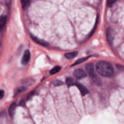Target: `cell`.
<instances>
[{
    "instance_id": "4",
    "label": "cell",
    "mask_w": 124,
    "mask_h": 124,
    "mask_svg": "<svg viewBox=\"0 0 124 124\" xmlns=\"http://www.w3.org/2000/svg\"><path fill=\"white\" fill-rule=\"evenodd\" d=\"M31 58V53L29 50L25 51L21 59V63L23 65L27 64L30 61Z\"/></svg>"
},
{
    "instance_id": "5",
    "label": "cell",
    "mask_w": 124,
    "mask_h": 124,
    "mask_svg": "<svg viewBox=\"0 0 124 124\" xmlns=\"http://www.w3.org/2000/svg\"><path fill=\"white\" fill-rule=\"evenodd\" d=\"M75 85L77 86V87L79 89V91H80L82 95L84 96V95H86L88 93H89L88 90L82 84H81L80 83H75Z\"/></svg>"
},
{
    "instance_id": "7",
    "label": "cell",
    "mask_w": 124,
    "mask_h": 124,
    "mask_svg": "<svg viewBox=\"0 0 124 124\" xmlns=\"http://www.w3.org/2000/svg\"><path fill=\"white\" fill-rule=\"evenodd\" d=\"M7 21V17L5 16H1L0 17V31H1L6 24Z\"/></svg>"
},
{
    "instance_id": "17",
    "label": "cell",
    "mask_w": 124,
    "mask_h": 124,
    "mask_svg": "<svg viewBox=\"0 0 124 124\" xmlns=\"http://www.w3.org/2000/svg\"><path fill=\"white\" fill-rule=\"evenodd\" d=\"M63 83L62 82V81L59 80H55L54 81H53V84L55 85V86H60L61 85H62Z\"/></svg>"
},
{
    "instance_id": "13",
    "label": "cell",
    "mask_w": 124,
    "mask_h": 124,
    "mask_svg": "<svg viewBox=\"0 0 124 124\" xmlns=\"http://www.w3.org/2000/svg\"><path fill=\"white\" fill-rule=\"evenodd\" d=\"M61 67L59 66H56L54 67H53L50 71V73L51 75H54L58 72H59L60 71Z\"/></svg>"
},
{
    "instance_id": "8",
    "label": "cell",
    "mask_w": 124,
    "mask_h": 124,
    "mask_svg": "<svg viewBox=\"0 0 124 124\" xmlns=\"http://www.w3.org/2000/svg\"><path fill=\"white\" fill-rule=\"evenodd\" d=\"M16 103L13 102L11 104V105L9 107V109H8V112H9V115L11 116H13V115H14L16 108Z\"/></svg>"
},
{
    "instance_id": "1",
    "label": "cell",
    "mask_w": 124,
    "mask_h": 124,
    "mask_svg": "<svg viewBox=\"0 0 124 124\" xmlns=\"http://www.w3.org/2000/svg\"><path fill=\"white\" fill-rule=\"evenodd\" d=\"M97 73L102 76L109 77L113 75L114 69L111 64L108 62L101 61L97 62L95 66Z\"/></svg>"
},
{
    "instance_id": "14",
    "label": "cell",
    "mask_w": 124,
    "mask_h": 124,
    "mask_svg": "<svg viewBox=\"0 0 124 124\" xmlns=\"http://www.w3.org/2000/svg\"><path fill=\"white\" fill-rule=\"evenodd\" d=\"M66 83L67 84V85L68 86H73L75 84L74 82L73 79L70 77H68V78H66Z\"/></svg>"
},
{
    "instance_id": "16",
    "label": "cell",
    "mask_w": 124,
    "mask_h": 124,
    "mask_svg": "<svg viewBox=\"0 0 124 124\" xmlns=\"http://www.w3.org/2000/svg\"><path fill=\"white\" fill-rule=\"evenodd\" d=\"M116 1V0H107V6L108 7L112 6Z\"/></svg>"
},
{
    "instance_id": "11",
    "label": "cell",
    "mask_w": 124,
    "mask_h": 124,
    "mask_svg": "<svg viewBox=\"0 0 124 124\" xmlns=\"http://www.w3.org/2000/svg\"><path fill=\"white\" fill-rule=\"evenodd\" d=\"M30 0H21V4L23 9L27 8L30 4Z\"/></svg>"
},
{
    "instance_id": "6",
    "label": "cell",
    "mask_w": 124,
    "mask_h": 124,
    "mask_svg": "<svg viewBox=\"0 0 124 124\" xmlns=\"http://www.w3.org/2000/svg\"><path fill=\"white\" fill-rule=\"evenodd\" d=\"M31 37L32 38V39L35 42H36V43L41 45V46H47L48 45V43H47L45 41L42 40V39H39L38 38V37H36V36H34L32 35H31Z\"/></svg>"
},
{
    "instance_id": "19",
    "label": "cell",
    "mask_w": 124,
    "mask_h": 124,
    "mask_svg": "<svg viewBox=\"0 0 124 124\" xmlns=\"http://www.w3.org/2000/svg\"><path fill=\"white\" fill-rule=\"evenodd\" d=\"M25 90V87H20L18 89L17 93H19V92H23V91H24Z\"/></svg>"
},
{
    "instance_id": "15",
    "label": "cell",
    "mask_w": 124,
    "mask_h": 124,
    "mask_svg": "<svg viewBox=\"0 0 124 124\" xmlns=\"http://www.w3.org/2000/svg\"><path fill=\"white\" fill-rule=\"evenodd\" d=\"M99 19V18H98V16H97V18H96V22H95V24H94V27H93V29L92 30V31H91V32H90V35H89V37H91L93 34V33L94 32V31H95V30H96V27H97V24H98V20Z\"/></svg>"
},
{
    "instance_id": "18",
    "label": "cell",
    "mask_w": 124,
    "mask_h": 124,
    "mask_svg": "<svg viewBox=\"0 0 124 124\" xmlns=\"http://www.w3.org/2000/svg\"><path fill=\"white\" fill-rule=\"evenodd\" d=\"M4 95V92L3 90H0V99H1Z\"/></svg>"
},
{
    "instance_id": "10",
    "label": "cell",
    "mask_w": 124,
    "mask_h": 124,
    "mask_svg": "<svg viewBox=\"0 0 124 124\" xmlns=\"http://www.w3.org/2000/svg\"><path fill=\"white\" fill-rule=\"evenodd\" d=\"M78 52L77 51H74L69 53H66L64 54V56L66 58L68 59H71L75 57L78 55Z\"/></svg>"
},
{
    "instance_id": "2",
    "label": "cell",
    "mask_w": 124,
    "mask_h": 124,
    "mask_svg": "<svg viewBox=\"0 0 124 124\" xmlns=\"http://www.w3.org/2000/svg\"><path fill=\"white\" fill-rule=\"evenodd\" d=\"M86 69L88 74L92 78L94 79L96 78V75L94 70L93 65L92 63L87 64L86 66Z\"/></svg>"
},
{
    "instance_id": "3",
    "label": "cell",
    "mask_w": 124,
    "mask_h": 124,
    "mask_svg": "<svg viewBox=\"0 0 124 124\" xmlns=\"http://www.w3.org/2000/svg\"><path fill=\"white\" fill-rule=\"evenodd\" d=\"M74 76L78 79H82L86 77L87 75L85 72L82 69H76L74 71Z\"/></svg>"
},
{
    "instance_id": "12",
    "label": "cell",
    "mask_w": 124,
    "mask_h": 124,
    "mask_svg": "<svg viewBox=\"0 0 124 124\" xmlns=\"http://www.w3.org/2000/svg\"><path fill=\"white\" fill-rule=\"evenodd\" d=\"M90 57L88 56V57H84V58H80L79 59H78V60H77L71 66H74V65H77V64H80L83 62H84V61L87 60Z\"/></svg>"
},
{
    "instance_id": "9",
    "label": "cell",
    "mask_w": 124,
    "mask_h": 124,
    "mask_svg": "<svg viewBox=\"0 0 124 124\" xmlns=\"http://www.w3.org/2000/svg\"><path fill=\"white\" fill-rule=\"evenodd\" d=\"M107 38L109 43H111L113 39V32L110 29H108L107 31Z\"/></svg>"
}]
</instances>
